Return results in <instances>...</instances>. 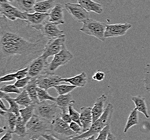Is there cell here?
Returning <instances> with one entry per match:
<instances>
[{
    "label": "cell",
    "mask_w": 150,
    "mask_h": 140,
    "mask_svg": "<svg viewBox=\"0 0 150 140\" xmlns=\"http://www.w3.org/2000/svg\"><path fill=\"white\" fill-rule=\"evenodd\" d=\"M49 39L25 20L0 17V75L25 68L42 55Z\"/></svg>",
    "instance_id": "1"
},
{
    "label": "cell",
    "mask_w": 150,
    "mask_h": 140,
    "mask_svg": "<svg viewBox=\"0 0 150 140\" xmlns=\"http://www.w3.org/2000/svg\"><path fill=\"white\" fill-rule=\"evenodd\" d=\"M27 139L38 140L43 134L50 133L51 122L34 114L26 124Z\"/></svg>",
    "instance_id": "2"
},
{
    "label": "cell",
    "mask_w": 150,
    "mask_h": 140,
    "mask_svg": "<svg viewBox=\"0 0 150 140\" xmlns=\"http://www.w3.org/2000/svg\"><path fill=\"white\" fill-rule=\"evenodd\" d=\"M62 113V109L56 102L51 100L40 101L35 105V114L50 122L61 117Z\"/></svg>",
    "instance_id": "3"
},
{
    "label": "cell",
    "mask_w": 150,
    "mask_h": 140,
    "mask_svg": "<svg viewBox=\"0 0 150 140\" xmlns=\"http://www.w3.org/2000/svg\"><path fill=\"white\" fill-rule=\"evenodd\" d=\"M50 133L52 134L57 140H71L79 135L70 128L69 124L62 119L61 117L54 120L51 122Z\"/></svg>",
    "instance_id": "4"
},
{
    "label": "cell",
    "mask_w": 150,
    "mask_h": 140,
    "mask_svg": "<svg viewBox=\"0 0 150 140\" xmlns=\"http://www.w3.org/2000/svg\"><path fill=\"white\" fill-rule=\"evenodd\" d=\"M83 26L79 30L83 33L97 38L101 41H105L104 34L106 25L104 23L89 18L83 22Z\"/></svg>",
    "instance_id": "5"
},
{
    "label": "cell",
    "mask_w": 150,
    "mask_h": 140,
    "mask_svg": "<svg viewBox=\"0 0 150 140\" xmlns=\"http://www.w3.org/2000/svg\"><path fill=\"white\" fill-rule=\"evenodd\" d=\"M49 65L47 58H45L41 55L31 62L28 66L29 68L28 76H29L31 78H37L41 75L50 73Z\"/></svg>",
    "instance_id": "6"
},
{
    "label": "cell",
    "mask_w": 150,
    "mask_h": 140,
    "mask_svg": "<svg viewBox=\"0 0 150 140\" xmlns=\"http://www.w3.org/2000/svg\"><path fill=\"white\" fill-rule=\"evenodd\" d=\"M73 58L74 55L68 50L66 45H64L61 51L54 56L51 63H49V71L51 73H54L59 67L65 65Z\"/></svg>",
    "instance_id": "7"
},
{
    "label": "cell",
    "mask_w": 150,
    "mask_h": 140,
    "mask_svg": "<svg viewBox=\"0 0 150 140\" xmlns=\"http://www.w3.org/2000/svg\"><path fill=\"white\" fill-rule=\"evenodd\" d=\"M66 37L65 34L57 38H52L48 41L45 46L42 56L45 58L54 56L61 51L63 46L65 44Z\"/></svg>",
    "instance_id": "8"
},
{
    "label": "cell",
    "mask_w": 150,
    "mask_h": 140,
    "mask_svg": "<svg viewBox=\"0 0 150 140\" xmlns=\"http://www.w3.org/2000/svg\"><path fill=\"white\" fill-rule=\"evenodd\" d=\"M0 14L11 21L17 19L25 20L24 12L21 11L19 8L11 5L7 0H0Z\"/></svg>",
    "instance_id": "9"
},
{
    "label": "cell",
    "mask_w": 150,
    "mask_h": 140,
    "mask_svg": "<svg viewBox=\"0 0 150 140\" xmlns=\"http://www.w3.org/2000/svg\"><path fill=\"white\" fill-rule=\"evenodd\" d=\"M65 9L75 21L79 23H83V21L90 18L89 11L79 4L67 3L65 4Z\"/></svg>",
    "instance_id": "10"
},
{
    "label": "cell",
    "mask_w": 150,
    "mask_h": 140,
    "mask_svg": "<svg viewBox=\"0 0 150 140\" xmlns=\"http://www.w3.org/2000/svg\"><path fill=\"white\" fill-rule=\"evenodd\" d=\"M24 17L25 20L30 26L38 30H41L45 23L48 21L49 14L38 12H35L34 14H28V12H24Z\"/></svg>",
    "instance_id": "11"
},
{
    "label": "cell",
    "mask_w": 150,
    "mask_h": 140,
    "mask_svg": "<svg viewBox=\"0 0 150 140\" xmlns=\"http://www.w3.org/2000/svg\"><path fill=\"white\" fill-rule=\"evenodd\" d=\"M62 78L59 75H55L54 73H47L41 75L36 78L38 86L42 89L48 90V89L60 84Z\"/></svg>",
    "instance_id": "12"
},
{
    "label": "cell",
    "mask_w": 150,
    "mask_h": 140,
    "mask_svg": "<svg viewBox=\"0 0 150 140\" xmlns=\"http://www.w3.org/2000/svg\"><path fill=\"white\" fill-rule=\"evenodd\" d=\"M132 25L130 23H118V24L106 25L104 34L105 38L118 37L125 34Z\"/></svg>",
    "instance_id": "13"
},
{
    "label": "cell",
    "mask_w": 150,
    "mask_h": 140,
    "mask_svg": "<svg viewBox=\"0 0 150 140\" xmlns=\"http://www.w3.org/2000/svg\"><path fill=\"white\" fill-rule=\"evenodd\" d=\"M40 31L49 39L57 38L63 34H65L64 31L58 29L57 24L51 22L49 20L45 23Z\"/></svg>",
    "instance_id": "14"
},
{
    "label": "cell",
    "mask_w": 150,
    "mask_h": 140,
    "mask_svg": "<svg viewBox=\"0 0 150 140\" xmlns=\"http://www.w3.org/2000/svg\"><path fill=\"white\" fill-rule=\"evenodd\" d=\"M81 122L82 123L83 133L90 129L92 126V108L90 107H83L81 108Z\"/></svg>",
    "instance_id": "15"
},
{
    "label": "cell",
    "mask_w": 150,
    "mask_h": 140,
    "mask_svg": "<svg viewBox=\"0 0 150 140\" xmlns=\"http://www.w3.org/2000/svg\"><path fill=\"white\" fill-rule=\"evenodd\" d=\"M64 11V9L61 4H56L49 14V21L57 25L65 24Z\"/></svg>",
    "instance_id": "16"
},
{
    "label": "cell",
    "mask_w": 150,
    "mask_h": 140,
    "mask_svg": "<svg viewBox=\"0 0 150 140\" xmlns=\"http://www.w3.org/2000/svg\"><path fill=\"white\" fill-rule=\"evenodd\" d=\"M108 100L105 94H102L98 98L96 99L93 107L92 108V121L95 122L102 115L104 111V106Z\"/></svg>",
    "instance_id": "17"
},
{
    "label": "cell",
    "mask_w": 150,
    "mask_h": 140,
    "mask_svg": "<svg viewBox=\"0 0 150 140\" xmlns=\"http://www.w3.org/2000/svg\"><path fill=\"white\" fill-rule=\"evenodd\" d=\"M61 81L68 82L78 87H83L85 86L88 82V77L85 72H83L73 77L69 78H62Z\"/></svg>",
    "instance_id": "18"
},
{
    "label": "cell",
    "mask_w": 150,
    "mask_h": 140,
    "mask_svg": "<svg viewBox=\"0 0 150 140\" xmlns=\"http://www.w3.org/2000/svg\"><path fill=\"white\" fill-rule=\"evenodd\" d=\"M2 116L4 117V127L2 128L4 130H7V132L13 133L17 123L18 116L14 113L9 112H7Z\"/></svg>",
    "instance_id": "19"
},
{
    "label": "cell",
    "mask_w": 150,
    "mask_h": 140,
    "mask_svg": "<svg viewBox=\"0 0 150 140\" xmlns=\"http://www.w3.org/2000/svg\"><path fill=\"white\" fill-rule=\"evenodd\" d=\"M56 103L62 111L69 110V106L75 103V100L72 97L70 93L66 94H61L56 98Z\"/></svg>",
    "instance_id": "20"
},
{
    "label": "cell",
    "mask_w": 150,
    "mask_h": 140,
    "mask_svg": "<svg viewBox=\"0 0 150 140\" xmlns=\"http://www.w3.org/2000/svg\"><path fill=\"white\" fill-rule=\"evenodd\" d=\"M79 4L81 5L88 11H93L97 14L103 13L102 7L100 4H97L92 0H77Z\"/></svg>",
    "instance_id": "21"
},
{
    "label": "cell",
    "mask_w": 150,
    "mask_h": 140,
    "mask_svg": "<svg viewBox=\"0 0 150 140\" xmlns=\"http://www.w3.org/2000/svg\"><path fill=\"white\" fill-rule=\"evenodd\" d=\"M38 85L36 82V78L31 79L30 82H28L27 85L26 86L24 89H25L29 94L30 99L32 100L33 103L36 104L39 103V100L38 99V92L37 88Z\"/></svg>",
    "instance_id": "22"
},
{
    "label": "cell",
    "mask_w": 150,
    "mask_h": 140,
    "mask_svg": "<svg viewBox=\"0 0 150 140\" xmlns=\"http://www.w3.org/2000/svg\"><path fill=\"white\" fill-rule=\"evenodd\" d=\"M131 100L135 104L136 108L137 109V110L140 113H143L147 119L149 118L150 116L148 113L145 99L140 96H137L132 97Z\"/></svg>",
    "instance_id": "23"
},
{
    "label": "cell",
    "mask_w": 150,
    "mask_h": 140,
    "mask_svg": "<svg viewBox=\"0 0 150 140\" xmlns=\"http://www.w3.org/2000/svg\"><path fill=\"white\" fill-rule=\"evenodd\" d=\"M55 0H44L36 2L34 11L41 13H47L48 11L55 6Z\"/></svg>",
    "instance_id": "24"
},
{
    "label": "cell",
    "mask_w": 150,
    "mask_h": 140,
    "mask_svg": "<svg viewBox=\"0 0 150 140\" xmlns=\"http://www.w3.org/2000/svg\"><path fill=\"white\" fill-rule=\"evenodd\" d=\"M13 134L16 135L21 139H26L27 136V128L26 123L24 122L22 117L18 116L17 123L15 128Z\"/></svg>",
    "instance_id": "25"
},
{
    "label": "cell",
    "mask_w": 150,
    "mask_h": 140,
    "mask_svg": "<svg viewBox=\"0 0 150 140\" xmlns=\"http://www.w3.org/2000/svg\"><path fill=\"white\" fill-rule=\"evenodd\" d=\"M14 100L20 106H23L25 107L29 106L33 103L32 100L29 96L28 93L25 89H24L22 91V92H21L20 94H18L17 97L15 99H14Z\"/></svg>",
    "instance_id": "26"
},
{
    "label": "cell",
    "mask_w": 150,
    "mask_h": 140,
    "mask_svg": "<svg viewBox=\"0 0 150 140\" xmlns=\"http://www.w3.org/2000/svg\"><path fill=\"white\" fill-rule=\"evenodd\" d=\"M138 112V111L136 108L132 109V110L131 112L127 121V123L124 130V133H126L127 130L131 128L132 127L139 124Z\"/></svg>",
    "instance_id": "27"
},
{
    "label": "cell",
    "mask_w": 150,
    "mask_h": 140,
    "mask_svg": "<svg viewBox=\"0 0 150 140\" xmlns=\"http://www.w3.org/2000/svg\"><path fill=\"white\" fill-rule=\"evenodd\" d=\"M37 0H17L16 1L18 8L24 12L34 11V7Z\"/></svg>",
    "instance_id": "28"
},
{
    "label": "cell",
    "mask_w": 150,
    "mask_h": 140,
    "mask_svg": "<svg viewBox=\"0 0 150 140\" xmlns=\"http://www.w3.org/2000/svg\"><path fill=\"white\" fill-rule=\"evenodd\" d=\"M35 105V104L32 103L30 105L20 110V116L22 117L24 122L26 124L34 114Z\"/></svg>",
    "instance_id": "29"
},
{
    "label": "cell",
    "mask_w": 150,
    "mask_h": 140,
    "mask_svg": "<svg viewBox=\"0 0 150 140\" xmlns=\"http://www.w3.org/2000/svg\"><path fill=\"white\" fill-rule=\"evenodd\" d=\"M77 87L76 86L73 85H61L59 84L54 86V89L56 90L57 92L59 95L68 94L73 91L74 89Z\"/></svg>",
    "instance_id": "30"
},
{
    "label": "cell",
    "mask_w": 150,
    "mask_h": 140,
    "mask_svg": "<svg viewBox=\"0 0 150 140\" xmlns=\"http://www.w3.org/2000/svg\"><path fill=\"white\" fill-rule=\"evenodd\" d=\"M37 92L38 99L39 100V101H42L45 100H51L53 101H56V98L50 96L47 92V90L42 89L38 86L37 88Z\"/></svg>",
    "instance_id": "31"
},
{
    "label": "cell",
    "mask_w": 150,
    "mask_h": 140,
    "mask_svg": "<svg viewBox=\"0 0 150 140\" xmlns=\"http://www.w3.org/2000/svg\"><path fill=\"white\" fill-rule=\"evenodd\" d=\"M8 103L10 105V107L9 109H8L7 112H9L11 113H13L16 114L17 116H20V107L19 105L16 103V101L14 100V99L10 98H8L5 99Z\"/></svg>",
    "instance_id": "32"
},
{
    "label": "cell",
    "mask_w": 150,
    "mask_h": 140,
    "mask_svg": "<svg viewBox=\"0 0 150 140\" xmlns=\"http://www.w3.org/2000/svg\"><path fill=\"white\" fill-rule=\"evenodd\" d=\"M144 79L143 82L144 84V87L147 92H150V64H147L144 69Z\"/></svg>",
    "instance_id": "33"
},
{
    "label": "cell",
    "mask_w": 150,
    "mask_h": 140,
    "mask_svg": "<svg viewBox=\"0 0 150 140\" xmlns=\"http://www.w3.org/2000/svg\"><path fill=\"white\" fill-rule=\"evenodd\" d=\"M0 91L7 93H15V94H20L21 92L19 89V88L17 87L15 85H4L2 86Z\"/></svg>",
    "instance_id": "34"
},
{
    "label": "cell",
    "mask_w": 150,
    "mask_h": 140,
    "mask_svg": "<svg viewBox=\"0 0 150 140\" xmlns=\"http://www.w3.org/2000/svg\"><path fill=\"white\" fill-rule=\"evenodd\" d=\"M69 113L71 116L72 121H74L79 123L80 126L82 127V123L81 122V118H80V113L75 110L72 106V105H70L69 107Z\"/></svg>",
    "instance_id": "35"
},
{
    "label": "cell",
    "mask_w": 150,
    "mask_h": 140,
    "mask_svg": "<svg viewBox=\"0 0 150 140\" xmlns=\"http://www.w3.org/2000/svg\"><path fill=\"white\" fill-rule=\"evenodd\" d=\"M110 127L111 125H107L104 127L101 131L99 132V135H98L96 140H106L108 134L110 132Z\"/></svg>",
    "instance_id": "36"
},
{
    "label": "cell",
    "mask_w": 150,
    "mask_h": 140,
    "mask_svg": "<svg viewBox=\"0 0 150 140\" xmlns=\"http://www.w3.org/2000/svg\"><path fill=\"white\" fill-rule=\"evenodd\" d=\"M31 79V78L29 76H27L24 78L17 80V81L15 82L14 85L19 89L24 88L27 85L28 82H30Z\"/></svg>",
    "instance_id": "37"
},
{
    "label": "cell",
    "mask_w": 150,
    "mask_h": 140,
    "mask_svg": "<svg viewBox=\"0 0 150 140\" xmlns=\"http://www.w3.org/2000/svg\"><path fill=\"white\" fill-rule=\"evenodd\" d=\"M69 126L70 127L71 129L74 132L78 134L79 135L83 133L82 127L80 126L79 123H77V122H74V121H72L69 124Z\"/></svg>",
    "instance_id": "38"
},
{
    "label": "cell",
    "mask_w": 150,
    "mask_h": 140,
    "mask_svg": "<svg viewBox=\"0 0 150 140\" xmlns=\"http://www.w3.org/2000/svg\"><path fill=\"white\" fill-rule=\"evenodd\" d=\"M28 70H29V68H28V66H27L25 68L19 70L16 72H15L16 79L17 80H19V79L24 78L25 77H27L28 75Z\"/></svg>",
    "instance_id": "39"
},
{
    "label": "cell",
    "mask_w": 150,
    "mask_h": 140,
    "mask_svg": "<svg viewBox=\"0 0 150 140\" xmlns=\"http://www.w3.org/2000/svg\"><path fill=\"white\" fill-rule=\"evenodd\" d=\"M15 79H16V76L15 72H13L1 77L0 82H8L11 81H14Z\"/></svg>",
    "instance_id": "40"
},
{
    "label": "cell",
    "mask_w": 150,
    "mask_h": 140,
    "mask_svg": "<svg viewBox=\"0 0 150 140\" xmlns=\"http://www.w3.org/2000/svg\"><path fill=\"white\" fill-rule=\"evenodd\" d=\"M104 78H105V73L103 71H97L92 76L93 80L98 82L103 81Z\"/></svg>",
    "instance_id": "41"
},
{
    "label": "cell",
    "mask_w": 150,
    "mask_h": 140,
    "mask_svg": "<svg viewBox=\"0 0 150 140\" xmlns=\"http://www.w3.org/2000/svg\"><path fill=\"white\" fill-rule=\"evenodd\" d=\"M61 117L63 121H64L67 123H69V124H70L72 121L71 116L69 113V110L62 111V113L61 115Z\"/></svg>",
    "instance_id": "42"
},
{
    "label": "cell",
    "mask_w": 150,
    "mask_h": 140,
    "mask_svg": "<svg viewBox=\"0 0 150 140\" xmlns=\"http://www.w3.org/2000/svg\"><path fill=\"white\" fill-rule=\"evenodd\" d=\"M41 137L42 138H43L45 140H57V139L52 134L50 133H49V134H48L47 133L45 134Z\"/></svg>",
    "instance_id": "43"
},
{
    "label": "cell",
    "mask_w": 150,
    "mask_h": 140,
    "mask_svg": "<svg viewBox=\"0 0 150 140\" xmlns=\"http://www.w3.org/2000/svg\"><path fill=\"white\" fill-rule=\"evenodd\" d=\"M12 134L11 132H8L4 134V136L2 137L1 140H11L13 139V136H12Z\"/></svg>",
    "instance_id": "44"
},
{
    "label": "cell",
    "mask_w": 150,
    "mask_h": 140,
    "mask_svg": "<svg viewBox=\"0 0 150 140\" xmlns=\"http://www.w3.org/2000/svg\"><path fill=\"white\" fill-rule=\"evenodd\" d=\"M10 96H9L8 93L0 91V99H4V100H5L6 98H10Z\"/></svg>",
    "instance_id": "45"
},
{
    "label": "cell",
    "mask_w": 150,
    "mask_h": 140,
    "mask_svg": "<svg viewBox=\"0 0 150 140\" xmlns=\"http://www.w3.org/2000/svg\"><path fill=\"white\" fill-rule=\"evenodd\" d=\"M116 140V137L112 133H111L110 132L108 134V137H107V140Z\"/></svg>",
    "instance_id": "46"
},
{
    "label": "cell",
    "mask_w": 150,
    "mask_h": 140,
    "mask_svg": "<svg viewBox=\"0 0 150 140\" xmlns=\"http://www.w3.org/2000/svg\"><path fill=\"white\" fill-rule=\"evenodd\" d=\"M0 101H1V105H0V108H1V109H2V110H5V111H8V109H7V107H6V106L4 105V103L3 102L2 99H1Z\"/></svg>",
    "instance_id": "47"
},
{
    "label": "cell",
    "mask_w": 150,
    "mask_h": 140,
    "mask_svg": "<svg viewBox=\"0 0 150 140\" xmlns=\"http://www.w3.org/2000/svg\"><path fill=\"white\" fill-rule=\"evenodd\" d=\"M96 135L97 134H95V135H91V136L89 137H88V138H86L85 140H95L97 139V137H96Z\"/></svg>",
    "instance_id": "48"
},
{
    "label": "cell",
    "mask_w": 150,
    "mask_h": 140,
    "mask_svg": "<svg viewBox=\"0 0 150 140\" xmlns=\"http://www.w3.org/2000/svg\"><path fill=\"white\" fill-rule=\"evenodd\" d=\"M7 1L10 3H13L14 2H16L17 0H7Z\"/></svg>",
    "instance_id": "49"
}]
</instances>
